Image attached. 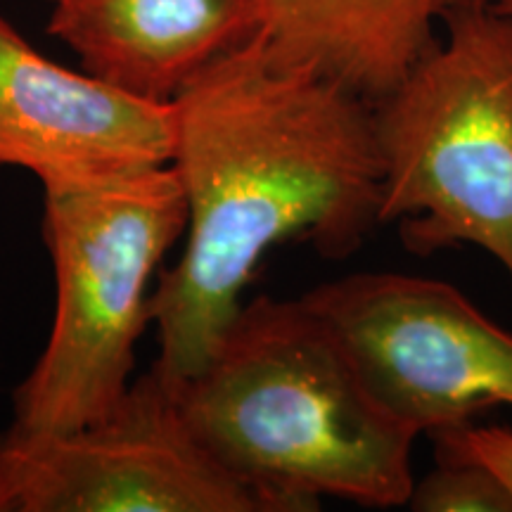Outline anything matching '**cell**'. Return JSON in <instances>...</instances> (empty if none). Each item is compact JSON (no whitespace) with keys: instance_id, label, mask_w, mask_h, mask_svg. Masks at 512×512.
<instances>
[{"instance_id":"cell-1","label":"cell","mask_w":512,"mask_h":512,"mask_svg":"<svg viewBox=\"0 0 512 512\" xmlns=\"http://www.w3.org/2000/svg\"><path fill=\"white\" fill-rule=\"evenodd\" d=\"M185 249L150 297L155 370L195 375L273 247L309 242L347 259L380 223L375 112L339 83L280 60L254 34L171 100Z\"/></svg>"},{"instance_id":"cell-2","label":"cell","mask_w":512,"mask_h":512,"mask_svg":"<svg viewBox=\"0 0 512 512\" xmlns=\"http://www.w3.org/2000/svg\"><path fill=\"white\" fill-rule=\"evenodd\" d=\"M169 384L211 456L290 512L320 510L323 498L408 503L420 434L377 399L302 297L242 302L202 368Z\"/></svg>"},{"instance_id":"cell-3","label":"cell","mask_w":512,"mask_h":512,"mask_svg":"<svg viewBox=\"0 0 512 512\" xmlns=\"http://www.w3.org/2000/svg\"><path fill=\"white\" fill-rule=\"evenodd\" d=\"M446 36L373 105L380 223L413 252L470 245L512 283V15L441 8Z\"/></svg>"},{"instance_id":"cell-4","label":"cell","mask_w":512,"mask_h":512,"mask_svg":"<svg viewBox=\"0 0 512 512\" xmlns=\"http://www.w3.org/2000/svg\"><path fill=\"white\" fill-rule=\"evenodd\" d=\"M43 192L55 316L15 389L12 427L67 432L105 418L131 387L152 280L185 235L188 207L171 164Z\"/></svg>"},{"instance_id":"cell-5","label":"cell","mask_w":512,"mask_h":512,"mask_svg":"<svg viewBox=\"0 0 512 512\" xmlns=\"http://www.w3.org/2000/svg\"><path fill=\"white\" fill-rule=\"evenodd\" d=\"M0 512H290L192 434L155 368L105 418L0 434Z\"/></svg>"},{"instance_id":"cell-6","label":"cell","mask_w":512,"mask_h":512,"mask_svg":"<svg viewBox=\"0 0 512 512\" xmlns=\"http://www.w3.org/2000/svg\"><path fill=\"white\" fill-rule=\"evenodd\" d=\"M363 380L418 434L456 432L512 408V332L458 287L411 273L361 271L302 294Z\"/></svg>"},{"instance_id":"cell-7","label":"cell","mask_w":512,"mask_h":512,"mask_svg":"<svg viewBox=\"0 0 512 512\" xmlns=\"http://www.w3.org/2000/svg\"><path fill=\"white\" fill-rule=\"evenodd\" d=\"M171 155V102L72 72L0 17V166L29 171L43 190H64L171 164Z\"/></svg>"},{"instance_id":"cell-8","label":"cell","mask_w":512,"mask_h":512,"mask_svg":"<svg viewBox=\"0 0 512 512\" xmlns=\"http://www.w3.org/2000/svg\"><path fill=\"white\" fill-rule=\"evenodd\" d=\"M256 29L259 0H62L48 22L83 72L152 102L174 100Z\"/></svg>"},{"instance_id":"cell-9","label":"cell","mask_w":512,"mask_h":512,"mask_svg":"<svg viewBox=\"0 0 512 512\" xmlns=\"http://www.w3.org/2000/svg\"><path fill=\"white\" fill-rule=\"evenodd\" d=\"M441 8V0H259L256 34L280 60L377 105L439 43Z\"/></svg>"},{"instance_id":"cell-10","label":"cell","mask_w":512,"mask_h":512,"mask_svg":"<svg viewBox=\"0 0 512 512\" xmlns=\"http://www.w3.org/2000/svg\"><path fill=\"white\" fill-rule=\"evenodd\" d=\"M406 505L415 512H512V494L484 463L441 446L439 463L415 479Z\"/></svg>"},{"instance_id":"cell-11","label":"cell","mask_w":512,"mask_h":512,"mask_svg":"<svg viewBox=\"0 0 512 512\" xmlns=\"http://www.w3.org/2000/svg\"><path fill=\"white\" fill-rule=\"evenodd\" d=\"M439 446L456 448L465 456L479 460L489 470H494L512 494V430L501 425L475 427L467 425L463 430L444 432L432 437Z\"/></svg>"},{"instance_id":"cell-12","label":"cell","mask_w":512,"mask_h":512,"mask_svg":"<svg viewBox=\"0 0 512 512\" xmlns=\"http://www.w3.org/2000/svg\"><path fill=\"white\" fill-rule=\"evenodd\" d=\"M446 5H477V8H491V5L503 3V0H441Z\"/></svg>"},{"instance_id":"cell-13","label":"cell","mask_w":512,"mask_h":512,"mask_svg":"<svg viewBox=\"0 0 512 512\" xmlns=\"http://www.w3.org/2000/svg\"><path fill=\"white\" fill-rule=\"evenodd\" d=\"M494 8L501 10V12H508V15H512V0H503V3L494 5Z\"/></svg>"},{"instance_id":"cell-14","label":"cell","mask_w":512,"mask_h":512,"mask_svg":"<svg viewBox=\"0 0 512 512\" xmlns=\"http://www.w3.org/2000/svg\"><path fill=\"white\" fill-rule=\"evenodd\" d=\"M50 3H53V5H55V3H62V0H50Z\"/></svg>"}]
</instances>
